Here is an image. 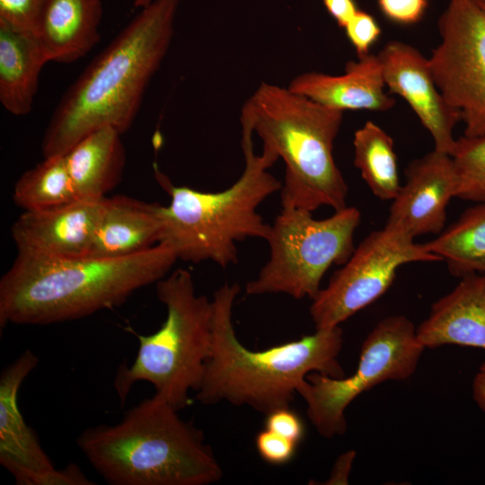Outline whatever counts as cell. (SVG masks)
Listing matches in <instances>:
<instances>
[{
	"label": "cell",
	"mask_w": 485,
	"mask_h": 485,
	"mask_svg": "<svg viewBox=\"0 0 485 485\" xmlns=\"http://www.w3.org/2000/svg\"><path fill=\"white\" fill-rule=\"evenodd\" d=\"M180 0H154L113 39L70 85L42 140L44 158L65 154L93 131L110 126L125 133L173 35Z\"/></svg>",
	"instance_id": "1"
},
{
	"label": "cell",
	"mask_w": 485,
	"mask_h": 485,
	"mask_svg": "<svg viewBox=\"0 0 485 485\" xmlns=\"http://www.w3.org/2000/svg\"><path fill=\"white\" fill-rule=\"evenodd\" d=\"M177 260L163 243L116 258L17 253L0 280V326L48 325L112 309L138 289L157 283Z\"/></svg>",
	"instance_id": "2"
},
{
	"label": "cell",
	"mask_w": 485,
	"mask_h": 485,
	"mask_svg": "<svg viewBox=\"0 0 485 485\" xmlns=\"http://www.w3.org/2000/svg\"><path fill=\"white\" fill-rule=\"evenodd\" d=\"M238 284L225 283L213 295L211 345L196 399L202 404L228 401L264 415L290 407L308 374L345 376L338 357L343 345L340 326L316 329L311 335L253 351L234 331L233 307Z\"/></svg>",
	"instance_id": "3"
},
{
	"label": "cell",
	"mask_w": 485,
	"mask_h": 485,
	"mask_svg": "<svg viewBox=\"0 0 485 485\" xmlns=\"http://www.w3.org/2000/svg\"><path fill=\"white\" fill-rule=\"evenodd\" d=\"M154 394L121 420L84 429L82 454L111 485H209L223 470L201 430Z\"/></svg>",
	"instance_id": "4"
},
{
	"label": "cell",
	"mask_w": 485,
	"mask_h": 485,
	"mask_svg": "<svg viewBox=\"0 0 485 485\" xmlns=\"http://www.w3.org/2000/svg\"><path fill=\"white\" fill-rule=\"evenodd\" d=\"M344 111L276 84L261 83L245 101L241 124L285 163L282 207L314 211L347 207L348 185L333 156Z\"/></svg>",
	"instance_id": "5"
},
{
	"label": "cell",
	"mask_w": 485,
	"mask_h": 485,
	"mask_svg": "<svg viewBox=\"0 0 485 485\" xmlns=\"http://www.w3.org/2000/svg\"><path fill=\"white\" fill-rule=\"evenodd\" d=\"M253 131L242 125L241 145L245 166L230 187L216 192L174 186L155 168V176L171 202L160 207L159 243L169 246L178 260L198 263L211 260L222 268L238 261L236 243L248 238L266 240L270 225L257 211L282 183L267 170L278 157L263 149L255 154Z\"/></svg>",
	"instance_id": "6"
},
{
	"label": "cell",
	"mask_w": 485,
	"mask_h": 485,
	"mask_svg": "<svg viewBox=\"0 0 485 485\" xmlns=\"http://www.w3.org/2000/svg\"><path fill=\"white\" fill-rule=\"evenodd\" d=\"M156 294L166 319L155 332L137 335V356L130 366L118 367L113 387L123 404L137 383H150L156 396L181 410L203 380L211 345V300L196 293L192 275L183 269L160 279Z\"/></svg>",
	"instance_id": "7"
},
{
	"label": "cell",
	"mask_w": 485,
	"mask_h": 485,
	"mask_svg": "<svg viewBox=\"0 0 485 485\" xmlns=\"http://www.w3.org/2000/svg\"><path fill=\"white\" fill-rule=\"evenodd\" d=\"M360 211L346 207L324 219L312 212L282 207L270 225L266 241L268 261L245 287L248 295L285 294L295 299H313L332 265H343L355 250L354 234Z\"/></svg>",
	"instance_id": "8"
},
{
	"label": "cell",
	"mask_w": 485,
	"mask_h": 485,
	"mask_svg": "<svg viewBox=\"0 0 485 485\" xmlns=\"http://www.w3.org/2000/svg\"><path fill=\"white\" fill-rule=\"evenodd\" d=\"M424 349L413 322L404 315H390L364 340L352 375L333 378L318 372L308 374L297 393L305 401L307 416L317 432L325 438L343 435L348 406L379 384L410 378Z\"/></svg>",
	"instance_id": "9"
},
{
	"label": "cell",
	"mask_w": 485,
	"mask_h": 485,
	"mask_svg": "<svg viewBox=\"0 0 485 485\" xmlns=\"http://www.w3.org/2000/svg\"><path fill=\"white\" fill-rule=\"evenodd\" d=\"M414 240L388 224L370 233L312 300L310 314L315 329L340 326L376 301L392 286L402 265L441 261Z\"/></svg>",
	"instance_id": "10"
},
{
	"label": "cell",
	"mask_w": 485,
	"mask_h": 485,
	"mask_svg": "<svg viewBox=\"0 0 485 485\" xmlns=\"http://www.w3.org/2000/svg\"><path fill=\"white\" fill-rule=\"evenodd\" d=\"M439 44L428 65L445 101L461 115L463 137L485 136V8L449 0L438 20Z\"/></svg>",
	"instance_id": "11"
},
{
	"label": "cell",
	"mask_w": 485,
	"mask_h": 485,
	"mask_svg": "<svg viewBox=\"0 0 485 485\" xmlns=\"http://www.w3.org/2000/svg\"><path fill=\"white\" fill-rule=\"evenodd\" d=\"M39 358L25 349L0 375V463L19 485H92L81 469H57L18 405L20 387Z\"/></svg>",
	"instance_id": "12"
},
{
	"label": "cell",
	"mask_w": 485,
	"mask_h": 485,
	"mask_svg": "<svg viewBox=\"0 0 485 485\" xmlns=\"http://www.w3.org/2000/svg\"><path fill=\"white\" fill-rule=\"evenodd\" d=\"M377 55L389 92L407 101L431 135L434 149L451 154L456 143L454 130L461 115L438 90L428 58L399 40L389 41Z\"/></svg>",
	"instance_id": "13"
},
{
	"label": "cell",
	"mask_w": 485,
	"mask_h": 485,
	"mask_svg": "<svg viewBox=\"0 0 485 485\" xmlns=\"http://www.w3.org/2000/svg\"><path fill=\"white\" fill-rule=\"evenodd\" d=\"M458 177L450 154L436 149L413 160L405 170V182L392 199L386 224L412 238L445 228L446 208L456 198Z\"/></svg>",
	"instance_id": "14"
},
{
	"label": "cell",
	"mask_w": 485,
	"mask_h": 485,
	"mask_svg": "<svg viewBox=\"0 0 485 485\" xmlns=\"http://www.w3.org/2000/svg\"><path fill=\"white\" fill-rule=\"evenodd\" d=\"M104 198L23 211L11 228L18 253L52 259L89 256Z\"/></svg>",
	"instance_id": "15"
},
{
	"label": "cell",
	"mask_w": 485,
	"mask_h": 485,
	"mask_svg": "<svg viewBox=\"0 0 485 485\" xmlns=\"http://www.w3.org/2000/svg\"><path fill=\"white\" fill-rule=\"evenodd\" d=\"M383 66L378 55L367 54L346 64L342 75L309 72L295 76L288 88L326 107L387 111L395 100L384 92Z\"/></svg>",
	"instance_id": "16"
},
{
	"label": "cell",
	"mask_w": 485,
	"mask_h": 485,
	"mask_svg": "<svg viewBox=\"0 0 485 485\" xmlns=\"http://www.w3.org/2000/svg\"><path fill=\"white\" fill-rule=\"evenodd\" d=\"M416 335L425 348L458 345L485 350V274L460 278L451 292L432 304Z\"/></svg>",
	"instance_id": "17"
},
{
	"label": "cell",
	"mask_w": 485,
	"mask_h": 485,
	"mask_svg": "<svg viewBox=\"0 0 485 485\" xmlns=\"http://www.w3.org/2000/svg\"><path fill=\"white\" fill-rule=\"evenodd\" d=\"M160 207L124 195L105 198L89 256H128L158 244L162 234Z\"/></svg>",
	"instance_id": "18"
},
{
	"label": "cell",
	"mask_w": 485,
	"mask_h": 485,
	"mask_svg": "<svg viewBox=\"0 0 485 485\" xmlns=\"http://www.w3.org/2000/svg\"><path fill=\"white\" fill-rule=\"evenodd\" d=\"M101 0H45L33 35L49 61L72 63L100 40Z\"/></svg>",
	"instance_id": "19"
},
{
	"label": "cell",
	"mask_w": 485,
	"mask_h": 485,
	"mask_svg": "<svg viewBox=\"0 0 485 485\" xmlns=\"http://www.w3.org/2000/svg\"><path fill=\"white\" fill-rule=\"evenodd\" d=\"M121 135L113 127L100 128L64 154L77 199H103L117 186L126 163Z\"/></svg>",
	"instance_id": "20"
},
{
	"label": "cell",
	"mask_w": 485,
	"mask_h": 485,
	"mask_svg": "<svg viewBox=\"0 0 485 485\" xmlns=\"http://www.w3.org/2000/svg\"><path fill=\"white\" fill-rule=\"evenodd\" d=\"M49 62L31 33L0 23V101L11 114H28L33 105L40 74Z\"/></svg>",
	"instance_id": "21"
},
{
	"label": "cell",
	"mask_w": 485,
	"mask_h": 485,
	"mask_svg": "<svg viewBox=\"0 0 485 485\" xmlns=\"http://www.w3.org/2000/svg\"><path fill=\"white\" fill-rule=\"evenodd\" d=\"M423 245L445 260L454 277L485 274V201L465 209L456 221Z\"/></svg>",
	"instance_id": "22"
},
{
	"label": "cell",
	"mask_w": 485,
	"mask_h": 485,
	"mask_svg": "<svg viewBox=\"0 0 485 485\" xmlns=\"http://www.w3.org/2000/svg\"><path fill=\"white\" fill-rule=\"evenodd\" d=\"M353 146L354 164L372 193L392 200L401 186L392 138L368 120L354 133Z\"/></svg>",
	"instance_id": "23"
},
{
	"label": "cell",
	"mask_w": 485,
	"mask_h": 485,
	"mask_svg": "<svg viewBox=\"0 0 485 485\" xmlns=\"http://www.w3.org/2000/svg\"><path fill=\"white\" fill-rule=\"evenodd\" d=\"M13 200L23 211H40L77 200L64 154L45 157L17 181Z\"/></svg>",
	"instance_id": "24"
},
{
	"label": "cell",
	"mask_w": 485,
	"mask_h": 485,
	"mask_svg": "<svg viewBox=\"0 0 485 485\" xmlns=\"http://www.w3.org/2000/svg\"><path fill=\"white\" fill-rule=\"evenodd\" d=\"M450 155L458 177L456 198L485 201V136L461 137Z\"/></svg>",
	"instance_id": "25"
},
{
	"label": "cell",
	"mask_w": 485,
	"mask_h": 485,
	"mask_svg": "<svg viewBox=\"0 0 485 485\" xmlns=\"http://www.w3.org/2000/svg\"><path fill=\"white\" fill-rule=\"evenodd\" d=\"M45 0H0V23L8 28L33 34Z\"/></svg>",
	"instance_id": "26"
},
{
	"label": "cell",
	"mask_w": 485,
	"mask_h": 485,
	"mask_svg": "<svg viewBox=\"0 0 485 485\" xmlns=\"http://www.w3.org/2000/svg\"><path fill=\"white\" fill-rule=\"evenodd\" d=\"M344 29L357 57L369 54L371 47L378 40L382 33L381 27L375 18L362 10L355 14Z\"/></svg>",
	"instance_id": "27"
},
{
	"label": "cell",
	"mask_w": 485,
	"mask_h": 485,
	"mask_svg": "<svg viewBox=\"0 0 485 485\" xmlns=\"http://www.w3.org/2000/svg\"><path fill=\"white\" fill-rule=\"evenodd\" d=\"M297 443L267 428L260 431L255 438L256 449L267 463L282 465L290 462L295 454Z\"/></svg>",
	"instance_id": "28"
},
{
	"label": "cell",
	"mask_w": 485,
	"mask_h": 485,
	"mask_svg": "<svg viewBox=\"0 0 485 485\" xmlns=\"http://www.w3.org/2000/svg\"><path fill=\"white\" fill-rule=\"evenodd\" d=\"M378 7L390 22L400 25L419 22L425 15L428 0H377Z\"/></svg>",
	"instance_id": "29"
},
{
	"label": "cell",
	"mask_w": 485,
	"mask_h": 485,
	"mask_svg": "<svg viewBox=\"0 0 485 485\" xmlns=\"http://www.w3.org/2000/svg\"><path fill=\"white\" fill-rule=\"evenodd\" d=\"M265 416V428L297 444L303 439L304 422L290 407L277 409Z\"/></svg>",
	"instance_id": "30"
},
{
	"label": "cell",
	"mask_w": 485,
	"mask_h": 485,
	"mask_svg": "<svg viewBox=\"0 0 485 485\" xmlns=\"http://www.w3.org/2000/svg\"><path fill=\"white\" fill-rule=\"evenodd\" d=\"M329 14L343 28L360 10L356 0H322Z\"/></svg>",
	"instance_id": "31"
},
{
	"label": "cell",
	"mask_w": 485,
	"mask_h": 485,
	"mask_svg": "<svg viewBox=\"0 0 485 485\" xmlns=\"http://www.w3.org/2000/svg\"><path fill=\"white\" fill-rule=\"evenodd\" d=\"M355 455L354 451L341 454L335 462L331 475L325 484H347Z\"/></svg>",
	"instance_id": "32"
},
{
	"label": "cell",
	"mask_w": 485,
	"mask_h": 485,
	"mask_svg": "<svg viewBox=\"0 0 485 485\" xmlns=\"http://www.w3.org/2000/svg\"><path fill=\"white\" fill-rule=\"evenodd\" d=\"M472 397L479 408L485 413V362L480 366L473 378Z\"/></svg>",
	"instance_id": "33"
},
{
	"label": "cell",
	"mask_w": 485,
	"mask_h": 485,
	"mask_svg": "<svg viewBox=\"0 0 485 485\" xmlns=\"http://www.w3.org/2000/svg\"><path fill=\"white\" fill-rule=\"evenodd\" d=\"M479 4H485V0H476Z\"/></svg>",
	"instance_id": "34"
},
{
	"label": "cell",
	"mask_w": 485,
	"mask_h": 485,
	"mask_svg": "<svg viewBox=\"0 0 485 485\" xmlns=\"http://www.w3.org/2000/svg\"><path fill=\"white\" fill-rule=\"evenodd\" d=\"M481 5H482V6H483V7L485 8V4H481Z\"/></svg>",
	"instance_id": "35"
}]
</instances>
